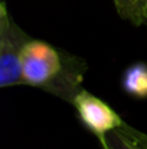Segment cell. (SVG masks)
I'll use <instances>...</instances> for the list:
<instances>
[{
    "mask_svg": "<svg viewBox=\"0 0 147 149\" xmlns=\"http://www.w3.org/2000/svg\"><path fill=\"white\" fill-rule=\"evenodd\" d=\"M33 38L22 31L7 10L6 1L0 3V87L22 86L20 58L25 47Z\"/></svg>",
    "mask_w": 147,
    "mask_h": 149,
    "instance_id": "cell-1",
    "label": "cell"
},
{
    "mask_svg": "<svg viewBox=\"0 0 147 149\" xmlns=\"http://www.w3.org/2000/svg\"><path fill=\"white\" fill-rule=\"evenodd\" d=\"M65 55L43 41L32 39L22 52L20 70L25 86L46 90L63 68Z\"/></svg>",
    "mask_w": 147,
    "mask_h": 149,
    "instance_id": "cell-2",
    "label": "cell"
},
{
    "mask_svg": "<svg viewBox=\"0 0 147 149\" xmlns=\"http://www.w3.org/2000/svg\"><path fill=\"white\" fill-rule=\"evenodd\" d=\"M72 106L75 107L81 123L99 141L111 130L120 129L124 123L105 101L87 90H81L75 96Z\"/></svg>",
    "mask_w": 147,
    "mask_h": 149,
    "instance_id": "cell-3",
    "label": "cell"
},
{
    "mask_svg": "<svg viewBox=\"0 0 147 149\" xmlns=\"http://www.w3.org/2000/svg\"><path fill=\"white\" fill-rule=\"evenodd\" d=\"M123 88L127 94L137 97V99H146L147 97V64L146 62H136L130 65L121 80Z\"/></svg>",
    "mask_w": 147,
    "mask_h": 149,
    "instance_id": "cell-4",
    "label": "cell"
},
{
    "mask_svg": "<svg viewBox=\"0 0 147 149\" xmlns=\"http://www.w3.org/2000/svg\"><path fill=\"white\" fill-rule=\"evenodd\" d=\"M99 142H101L102 149H141L137 145H134L120 129L111 130Z\"/></svg>",
    "mask_w": 147,
    "mask_h": 149,
    "instance_id": "cell-5",
    "label": "cell"
},
{
    "mask_svg": "<svg viewBox=\"0 0 147 149\" xmlns=\"http://www.w3.org/2000/svg\"><path fill=\"white\" fill-rule=\"evenodd\" d=\"M120 130L134 145H137L139 148H141V149H147V135L144 132H141V130H139L136 127H131L130 125H126V123H123V126L120 127Z\"/></svg>",
    "mask_w": 147,
    "mask_h": 149,
    "instance_id": "cell-6",
    "label": "cell"
},
{
    "mask_svg": "<svg viewBox=\"0 0 147 149\" xmlns=\"http://www.w3.org/2000/svg\"><path fill=\"white\" fill-rule=\"evenodd\" d=\"M146 22H147V10H146Z\"/></svg>",
    "mask_w": 147,
    "mask_h": 149,
    "instance_id": "cell-7",
    "label": "cell"
}]
</instances>
